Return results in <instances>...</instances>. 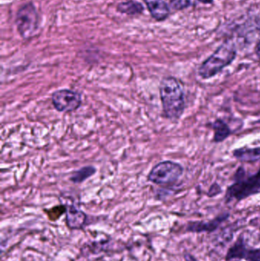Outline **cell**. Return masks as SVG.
I'll list each match as a JSON object with an SVG mask.
<instances>
[{"label": "cell", "mask_w": 260, "mask_h": 261, "mask_svg": "<svg viewBox=\"0 0 260 261\" xmlns=\"http://www.w3.org/2000/svg\"><path fill=\"white\" fill-rule=\"evenodd\" d=\"M67 225L71 229H80L85 225L86 215L76 208L74 205H69L67 208Z\"/></svg>", "instance_id": "9c48e42d"}, {"label": "cell", "mask_w": 260, "mask_h": 261, "mask_svg": "<svg viewBox=\"0 0 260 261\" xmlns=\"http://www.w3.org/2000/svg\"><path fill=\"white\" fill-rule=\"evenodd\" d=\"M183 173L180 164L170 161H163L154 166L149 174L148 180L160 186H169L176 184Z\"/></svg>", "instance_id": "3957f363"}, {"label": "cell", "mask_w": 260, "mask_h": 261, "mask_svg": "<svg viewBox=\"0 0 260 261\" xmlns=\"http://www.w3.org/2000/svg\"><path fill=\"white\" fill-rule=\"evenodd\" d=\"M16 25L24 38H31L38 30V15L32 3L24 5L17 12Z\"/></svg>", "instance_id": "5b68a950"}, {"label": "cell", "mask_w": 260, "mask_h": 261, "mask_svg": "<svg viewBox=\"0 0 260 261\" xmlns=\"http://www.w3.org/2000/svg\"><path fill=\"white\" fill-rule=\"evenodd\" d=\"M239 178L229 187L226 194L227 200L240 201L260 193V169L256 174L244 178L238 173Z\"/></svg>", "instance_id": "277c9868"}, {"label": "cell", "mask_w": 260, "mask_h": 261, "mask_svg": "<svg viewBox=\"0 0 260 261\" xmlns=\"http://www.w3.org/2000/svg\"><path fill=\"white\" fill-rule=\"evenodd\" d=\"M52 104L60 113H71L76 111L82 104V96L78 92L71 90H59L51 96Z\"/></svg>", "instance_id": "8992f818"}, {"label": "cell", "mask_w": 260, "mask_h": 261, "mask_svg": "<svg viewBox=\"0 0 260 261\" xmlns=\"http://www.w3.org/2000/svg\"><path fill=\"white\" fill-rule=\"evenodd\" d=\"M213 0H170V5L172 9L176 10H183L191 6H195L199 3H211Z\"/></svg>", "instance_id": "4fadbf2b"}, {"label": "cell", "mask_w": 260, "mask_h": 261, "mask_svg": "<svg viewBox=\"0 0 260 261\" xmlns=\"http://www.w3.org/2000/svg\"><path fill=\"white\" fill-rule=\"evenodd\" d=\"M150 13L157 21H163L169 15V7L166 0H145Z\"/></svg>", "instance_id": "52a82bcc"}, {"label": "cell", "mask_w": 260, "mask_h": 261, "mask_svg": "<svg viewBox=\"0 0 260 261\" xmlns=\"http://www.w3.org/2000/svg\"><path fill=\"white\" fill-rule=\"evenodd\" d=\"M160 95L163 113L167 119L178 120L185 110L184 92L178 80L163 78L160 84Z\"/></svg>", "instance_id": "6da1fadb"}, {"label": "cell", "mask_w": 260, "mask_h": 261, "mask_svg": "<svg viewBox=\"0 0 260 261\" xmlns=\"http://www.w3.org/2000/svg\"><path fill=\"white\" fill-rule=\"evenodd\" d=\"M234 156L241 161H256L260 159V147H242L234 151Z\"/></svg>", "instance_id": "30bf717a"}, {"label": "cell", "mask_w": 260, "mask_h": 261, "mask_svg": "<svg viewBox=\"0 0 260 261\" xmlns=\"http://www.w3.org/2000/svg\"><path fill=\"white\" fill-rule=\"evenodd\" d=\"M256 53L257 55L258 58L260 59V41L258 43L257 45H256Z\"/></svg>", "instance_id": "2e32d148"}, {"label": "cell", "mask_w": 260, "mask_h": 261, "mask_svg": "<svg viewBox=\"0 0 260 261\" xmlns=\"http://www.w3.org/2000/svg\"><path fill=\"white\" fill-rule=\"evenodd\" d=\"M96 170L93 166H86L75 171L70 177V181L74 184H81L96 173Z\"/></svg>", "instance_id": "7c38bea8"}, {"label": "cell", "mask_w": 260, "mask_h": 261, "mask_svg": "<svg viewBox=\"0 0 260 261\" xmlns=\"http://www.w3.org/2000/svg\"><path fill=\"white\" fill-rule=\"evenodd\" d=\"M185 258H186V261H197L192 256L189 255V254H186Z\"/></svg>", "instance_id": "9a60e30c"}, {"label": "cell", "mask_w": 260, "mask_h": 261, "mask_svg": "<svg viewBox=\"0 0 260 261\" xmlns=\"http://www.w3.org/2000/svg\"><path fill=\"white\" fill-rule=\"evenodd\" d=\"M119 10L128 15H136L143 11V6L140 3L134 1L126 2L121 3L119 6Z\"/></svg>", "instance_id": "5bb4252c"}, {"label": "cell", "mask_w": 260, "mask_h": 261, "mask_svg": "<svg viewBox=\"0 0 260 261\" xmlns=\"http://www.w3.org/2000/svg\"><path fill=\"white\" fill-rule=\"evenodd\" d=\"M240 257L248 261H260V250L246 249L243 243H237L233 248H230L227 254V259Z\"/></svg>", "instance_id": "ba28073f"}, {"label": "cell", "mask_w": 260, "mask_h": 261, "mask_svg": "<svg viewBox=\"0 0 260 261\" xmlns=\"http://www.w3.org/2000/svg\"><path fill=\"white\" fill-rule=\"evenodd\" d=\"M235 44L225 42L221 44L207 60L204 61L198 70L200 76L209 79L219 73L223 69L230 65L236 58Z\"/></svg>", "instance_id": "7a4b0ae2"}, {"label": "cell", "mask_w": 260, "mask_h": 261, "mask_svg": "<svg viewBox=\"0 0 260 261\" xmlns=\"http://www.w3.org/2000/svg\"><path fill=\"white\" fill-rule=\"evenodd\" d=\"M212 128L214 130V141L215 142H221L228 138L229 135H230V130L228 125L220 119H218L212 124Z\"/></svg>", "instance_id": "8fae6325"}]
</instances>
